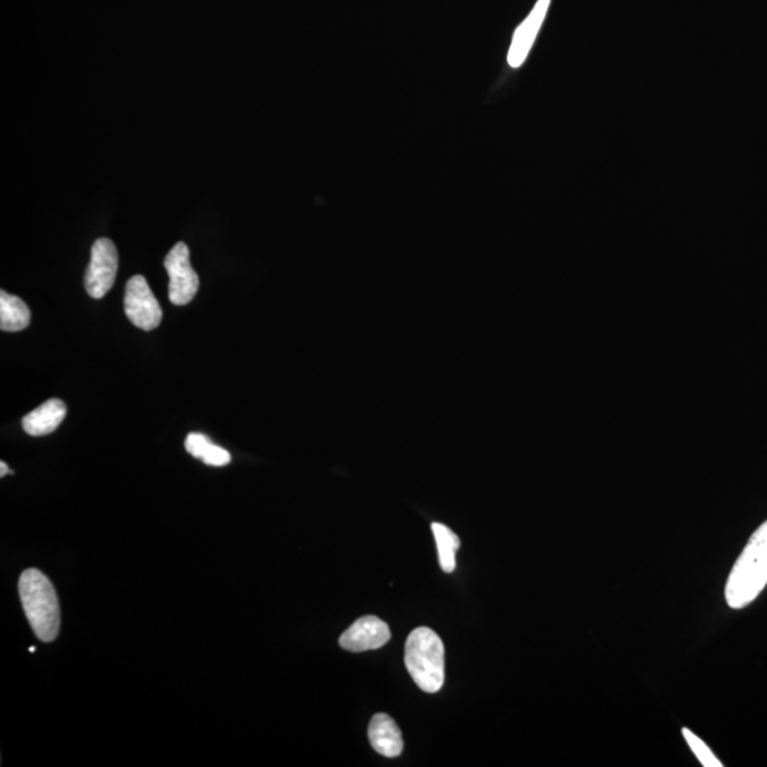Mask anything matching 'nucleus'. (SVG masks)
<instances>
[{
  "instance_id": "obj_12",
  "label": "nucleus",
  "mask_w": 767,
  "mask_h": 767,
  "mask_svg": "<svg viewBox=\"0 0 767 767\" xmlns=\"http://www.w3.org/2000/svg\"><path fill=\"white\" fill-rule=\"evenodd\" d=\"M186 449L193 458L201 459L209 467H225L230 462V454L227 449L215 445L207 435L192 432L186 439Z\"/></svg>"
},
{
  "instance_id": "obj_9",
  "label": "nucleus",
  "mask_w": 767,
  "mask_h": 767,
  "mask_svg": "<svg viewBox=\"0 0 767 767\" xmlns=\"http://www.w3.org/2000/svg\"><path fill=\"white\" fill-rule=\"evenodd\" d=\"M368 739L372 748L386 758H397L402 754V734L396 720L386 714H377L368 728Z\"/></svg>"
},
{
  "instance_id": "obj_8",
  "label": "nucleus",
  "mask_w": 767,
  "mask_h": 767,
  "mask_svg": "<svg viewBox=\"0 0 767 767\" xmlns=\"http://www.w3.org/2000/svg\"><path fill=\"white\" fill-rule=\"evenodd\" d=\"M550 3L551 0H537L528 18L516 29L508 53V63L510 68L519 69L520 66L525 63L526 59H528L530 50L536 42L537 34H539L541 26L545 23Z\"/></svg>"
},
{
  "instance_id": "obj_10",
  "label": "nucleus",
  "mask_w": 767,
  "mask_h": 767,
  "mask_svg": "<svg viewBox=\"0 0 767 767\" xmlns=\"http://www.w3.org/2000/svg\"><path fill=\"white\" fill-rule=\"evenodd\" d=\"M68 414V408L63 401L58 400V398H51V400L46 401L42 406L33 409L22 419V427L26 434L32 435V437H44L54 432L59 428L60 424Z\"/></svg>"
},
{
  "instance_id": "obj_6",
  "label": "nucleus",
  "mask_w": 767,
  "mask_h": 767,
  "mask_svg": "<svg viewBox=\"0 0 767 767\" xmlns=\"http://www.w3.org/2000/svg\"><path fill=\"white\" fill-rule=\"evenodd\" d=\"M124 311L128 320L138 329L150 331L161 325L162 310L145 276L137 275L128 280L124 295Z\"/></svg>"
},
{
  "instance_id": "obj_3",
  "label": "nucleus",
  "mask_w": 767,
  "mask_h": 767,
  "mask_svg": "<svg viewBox=\"0 0 767 767\" xmlns=\"http://www.w3.org/2000/svg\"><path fill=\"white\" fill-rule=\"evenodd\" d=\"M406 667L424 693L441 690L445 681V648L442 639L431 628L419 627L409 634Z\"/></svg>"
},
{
  "instance_id": "obj_13",
  "label": "nucleus",
  "mask_w": 767,
  "mask_h": 767,
  "mask_svg": "<svg viewBox=\"0 0 767 767\" xmlns=\"http://www.w3.org/2000/svg\"><path fill=\"white\" fill-rule=\"evenodd\" d=\"M432 531L435 540H437L439 562H441L442 570L445 572H452L455 566H457L455 554H457L460 547L459 537L442 524H434Z\"/></svg>"
},
{
  "instance_id": "obj_1",
  "label": "nucleus",
  "mask_w": 767,
  "mask_h": 767,
  "mask_svg": "<svg viewBox=\"0 0 767 767\" xmlns=\"http://www.w3.org/2000/svg\"><path fill=\"white\" fill-rule=\"evenodd\" d=\"M767 585V520L750 536L736 560L725 587L726 602L734 610L748 607Z\"/></svg>"
},
{
  "instance_id": "obj_7",
  "label": "nucleus",
  "mask_w": 767,
  "mask_h": 767,
  "mask_svg": "<svg viewBox=\"0 0 767 767\" xmlns=\"http://www.w3.org/2000/svg\"><path fill=\"white\" fill-rule=\"evenodd\" d=\"M390 638L391 631L386 622L375 616H367L342 632L340 646L351 653L370 651L386 646Z\"/></svg>"
},
{
  "instance_id": "obj_2",
  "label": "nucleus",
  "mask_w": 767,
  "mask_h": 767,
  "mask_svg": "<svg viewBox=\"0 0 767 767\" xmlns=\"http://www.w3.org/2000/svg\"><path fill=\"white\" fill-rule=\"evenodd\" d=\"M19 595L36 637L43 643L53 641L60 630V607L51 581L43 572L28 569L20 576Z\"/></svg>"
},
{
  "instance_id": "obj_4",
  "label": "nucleus",
  "mask_w": 767,
  "mask_h": 767,
  "mask_svg": "<svg viewBox=\"0 0 767 767\" xmlns=\"http://www.w3.org/2000/svg\"><path fill=\"white\" fill-rule=\"evenodd\" d=\"M119 272V253L116 245L107 238L97 239L91 248V260L87 268L84 286L93 299H102L116 283Z\"/></svg>"
},
{
  "instance_id": "obj_11",
  "label": "nucleus",
  "mask_w": 767,
  "mask_h": 767,
  "mask_svg": "<svg viewBox=\"0 0 767 767\" xmlns=\"http://www.w3.org/2000/svg\"><path fill=\"white\" fill-rule=\"evenodd\" d=\"M30 325V310L22 299L0 291V329L14 332Z\"/></svg>"
},
{
  "instance_id": "obj_5",
  "label": "nucleus",
  "mask_w": 767,
  "mask_h": 767,
  "mask_svg": "<svg viewBox=\"0 0 767 767\" xmlns=\"http://www.w3.org/2000/svg\"><path fill=\"white\" fill-rule=\"evenodd\" d=\"M167 273L170 276L168 298L172 305L186 306L196 298L199 289V278L189 259V248L178 242L163 260Z\"/></svg>"
},
{
  "instance_id": "obj_14",
  "label": "nucleus",
  "mask_w": 767,
  "mask_h": 767,
  "mask_svg": "<svg viewBox=\"0 0 767 767\" xmlns=\"http://www.w3.org/2000/svg\"><path fill=\"white\" fill-rule=\"evenodd\" d=\"M683 735L685 740H687V744L690 748V750L694 751L695 756H697L698 760L703 766L705 767H720L723 764L716 758V756L713 754V750L709 749V746L705 744V741L700 738H698L697 735L693 733V730H689L688 728L683 729Z\"/></svg>"
},
{
  "instance_id": "obj_15",
  "label": "nucleus",
  "mask_w": 767,
  "mask_h": 767,
  "mask_svg": "<svg viewBox=\"0 0 767 767\" xmlns=\"http://www.w3.org/2000/svg\"><path fill=\"white\" fill-rule=\"evenodd\" d=\"M0 470H2V472H0V477H2V478L7 477V474H12V472H10L8 465L4 462H0Z\"/></svg>"
}]
</instances>
